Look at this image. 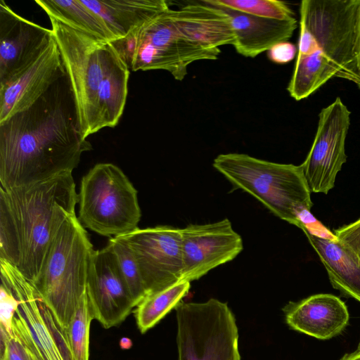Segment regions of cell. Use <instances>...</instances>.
Instances as JSON below:
<instances>
[{
  "label": "cell",
  "mask_w": 360,
  "mask_h": 360,
  "mask_svg": "<svg viewBox=\"0 0 360 360\" xmlns=\"http://www.w3.org/2000/svg\"><path fill=\"white\" fill-rule=\"evenodd\" d=\"M78 129L67 77L27 110L0 123V183L4 189L72 173L91 150Z\"/></svg>",
  "instance_id": "cell-1"
},
{
  "label": "cell",
  "mask_w": 360,
  "mask_h": 360,
  "mask_svg": "<svg viewBox=\"0 0 360 360\" xmlns=\"http://www.w3.org/2000/svg\"><path fill=\"white\" fill-rule=\"evenodd\" d=\"M202 1L218 7L230 17L235 36L233 46L238 53L247 58H255L276 44L288 41L297 27L296 18L278 20L260 18Z\"/></svg>",
  "instance_id": "cell-19"
},
{
  "label": "cell",
  "mask_w": 360,
  "mask_h": 360,
  "mask_svg": "<svg viewBox=\"0 0 360 360\" xmlns=\"http://www.w3.org/2000/svg\"><path fill=\"white\" fill-rule=\"evenodd\" d=\"M334 237L360 259V219L334 231Z\"/></svg>",
  "instance_id": "cell-28"
},
{
  "label": "cell",
  "mask_w": 360,
  "mask_h": 360,
  "mask_svg": "<svg viewBox=\"0 0 360 360\" xmlns=\"http://www.w3.org/2000/svg\"><path fill=\"white\" fill-rule=\"evenodd\" d=\"M13 333L23 345L28 360H44L34 345L26 326L16 314H15L13 321Z\"/></svg>",
  "instance_id": "cell-29"
},
{
  "label": "cell",
  "mask_w": 360,
  "mask_h": 360,
  "mask_svg": "<svg viewBox=\"0 0 360 360\" xmlns=\"http://www.w3.org/2000/svg\"><path fill=\"white\" fill-rule=\"evenodd\" d=\"M0 360H28L23 345L14 334L9 338L6 349L1 353Z\"/></svg>",
  "instance_id": "cell-32"
},
{
  "label": "cell",
  "mask_w": 360,
  "mask_h": 360,
  "mask_svg": "<svg viewBox=\"0 0 360 360\" xmlns=\"http://www.w3.org/2000/svg\"><path fill=\"white\" fill-rule=\"evenodd\" d=\"M79 205L83 226L106 237L136 230L141 217L137 191L122 170L111 163L97 164L83 176Z\"/></svg>",
  "instance_id": "cell-7"
},
{
  "label": "cell",
  "mask_w": 360,
  "mask_h": 360,
  "mask_svg": "<svg viewBox=\"0 0 360 360\" xmlns=\"http://www.w3.org/2000/svg\"><path fill=\"white\" fill-rule=\"evenodd\" d=\"M212 165L233 186L252 195L280 219L298 226L311 215V191L301 165L236 153L217 155Z\"/></svg>",
  "instance_id": "cell-5"
},
{
  "label": "cell",
  "mask_w": 360,
  "mask_h": 360,
  "mask_svg": "<svg viewBox=\"0 0 360 360\" xmlns=\"http://www.w3.org/2000/svg\"><path fill=\"white\" fill-rule=\"evenodd\" d=\"M336 77L352 81L360 89V13L359 33L353 59L342 68Z\"/></svg>",
  "instance_id": "cell-30"
},
{
  "label": "cell",
  "mask_w": 360,
  "mask_h": 360,
  "mask_svg": "<svg viewBox=\"0 0 360 360\" xmlns=\"http://www.w3.org/2000/svg\"><path fill=\"white\" fill-rule=\"evenodd\" d=\"M35 2L49 18L96 39L115 41L103 19L81 0H36Z\"/></svg>",
  "instance_id": "cell-22"
},
{
  "label": "cell",
  "mask_w": 360,
  "mask_h": 360,
  "mask_svg": "<svg viewBox=\"0 0 360 360\" xmlns=\"http://www.w3.org/2000/svg\"><path fill=\"white\" fill-rule=\"evenodd\" d=\"M340 360H360V351L345 354Z\"/></svg>",
  "instance_id": "cell-33"
},
{
  "label": "cell",
  "mask_w": 360,
  "mask_h": 360,
  "mask_svg": "<svg viewBox=\"0 0 360 360\" xmlns=\"http://www.w3.org/2000/svg\"><path fill=\"white\" fill-rule=\"evenodd\" d=\"M191 283L180 281L162 290L147 295L134 309L139 331L145 333L155 326L186 296Z\"/></svg>",
  "instance_id": "cell-23"
},
{
  "label": "cell",
  "mask_w": 360,
  "mask_h": 360,
  "mask_svg": "<svg viewBox=\"0 0 360 360\" xmlns=\"http://www.w3.org/2000/svg\"><path fill=\"white\" fill-rule=\"evenodd\" d=\"M298 228L319 255L333 287L345 297L360 302V259L357 256L334 236L331 238L319 235L303 222Z\"/></svg>",
  "instance_id": "cell-20"
},
{
  "label": "cell",
  "mask_w": 360,
  "mask_h": 360,
  "mask_svg": "<svg viewBox=\"0 0 360 360\" xmlns=\"http://www.w3.org/2000/svg\"><path fill=\"white\" fill-rule=\"evenodd\" d=\"M120 237L136 260L148 295L181 281V229L167 225L138 228Z\"/></svg>",
  "instance_id": "cell-11"
},
{
  "label": "cell",
  "mask_w": 360,
  "mask_h": 360,
  "mask_svg": "<svg viewBox=\"0 0 360 360\" xmlns=\"http://www.w3.org/2000/svg\"><path fill=\"white\" fill-rule=\"evenodd\" d=\"M19 302L11 290L3 283L0 287V327L12 336L13 321Z\"/></svg>",
  "instance_id": "cell-27"
},
{
  "label": "cell",
  "mask_w": 360,
  "mask_h": 360,
  "mask_svg": "<svg viewBox=\"0 0 360 360\" xmlns=\"http://www.w3.org/2000/svg\"><path fill=\"white\" fill-rule=\"evenodd\" d=\"M283 311L291 329L319 340L339 335L349 319L345 302L331 294H316L290 302Z\"/></svg>",
  "instance_id": "cell-17"
},
{
  "label": "cell",
  "mask_w": 360,
  "mask_h": 360,
  "mask_svg": "<svg viewBox=\"0 0 360 360\" xmlns=\"http://www.w3.org/2000/svg\"><path fill=\"white\" fill-rule=\"evenodd\" d=\"M207 2L236 10L248 15L278 20L295 18L284 1L277 0H207Z\"/></svg>",
  "instance_id": "cell-26"
},
{
  "label": "cell",
  "mask_w": 360,
  "mask_h": 360,
  "mask_svg": "<svg viewBox=\"0 0 360 360\" xmlns=\"http://www.w3.org/2000/svg\"><path fill=\"white\" fill-rule=\"evenodd\" d=\"M120 345L122 349H128L132 346V342L128 338H122L120 340Z\"/></svg>",
  "instance_id": "cell-34"
},
{
  "label": "cell",
  "mask_w": 360,
  "mask_h": 360,
  "mask_svg": "<svg viewBox=\"0 0 360 360\" xmlns=\"http://www.w3.org/2000/svg\"><path fill=\"white\" fill-rule=\"evenodd\" d=\"M179 360H240L236 319L226 303L180 302L176 307Z\"/></svg>",
  "instance_id": "cell-9"
},
{
  "label": "cell",
  "mask_w": 360,
  "mask_h": 360,
  "mask_svg": "<svg viewBox=\"0 0 360 360\" xmlns=\"http://www.w3.org/2000/svg\"><path fill=\"white\" fill-rule=\"evenodd\" d=\"M1 283L18 300L15 314L26 326L44 360H74L65 329L43 300L33 283L7 261L0 259Z\"/></svg>",
  "instance_id": "cell-10"
},
{
  "label": "cell",
  "mask_w": 360,
  "mask_h": 360,
  "mask_svg": "<svg viewBox=\"0 0 360 360\" xmlns=\"http://www.w3.org/2000/svg\"><path fill=\"white\" fill-rule=\"evenodd\" d=\"M297 49L295 44L288 41L276 44L268 51L269 59L277 64H285L294 59Z\"/></svg>",
  "instance_id": "cell-31"
},
{
  "label": "cell",
  "mask_w": 360,
  "mask_h": 360,
  "mask_svg": "<svg viewBox=\"0 0 360 360\" xmlns=\"http://www.w3.org/2000/svg\"><path fill=\"white\" fill-rule=\"evenodd\" d=\"M319 117L313 144L300 165L311 193L327 194L347 160L345 147L350 112L338 97Z\"/></svg>",
  "instance_id": "cell-12"
},
{
  "label": "cell",
  "mask_w": 360,
  "mask_h": 360,
  "mask_svg": "<svg viewBox=\"0 0 360 360\" xmlns=\"http://www.w3.org/2000/svg\"><path fill=\"white\" fill-rule=\"evenodd\" d=\"M66 76L53 37L27 65L0 82V123L27 110L56 82Z\"/></svg>",
  "instance_id": "cell-14"
},
{
  "label": "cell",
  "mask_w": 360,
  "mask_h": 360,
  "mask_svg": "<svg viewBox=\"0 0 360 360\" xmlns=\"http://www.w3.org/2000/svg\"><path fill=\"white\" fill-rule=\"evenodd\" d=\"M108 246L113 254L121 276L136 306L148 295L136 260L120 236L111 238Z\"/></svg>",
  "instance_id": "cell-24"
},
{
  "label": "cell",
  "mask_w": 360,
  "mask_h": 360,
  "mask_svg": "<svg viewBox=\"0 0 360 360\" xmlns=\"http://www.w3.org/2000/svg\"><path fill=\"white\" fill-rule=\"evenodd\" d=\"M127 48L121 53L133 71L163 70L178 81L188 65L202 60H216L220 50H207L189 40L177 27L172 9L150 19L124 39L114 41Z\"/></svg>",
  "instance_id": "cell-8"
},
{
  "label": "cell",
  "mask_w": 360,
  "mask_h": 360,
  "mask_svg": "<svg viewBox=\"0 0 360 360\" xmlns=\"http://www.w3.org/2000/svg\"><path fill=\"white\" fill-rule=\"evenodd\" d=\"M300 13L297 56L287 87L296 101L317 91L352 60L360 0H304Z\"/></svg>",
  "instance_id": "cell-4"
},
{
  "label": "cell",
  "mask_w": 360,
  "mask_h": 360,
  "mask_svg": "<svg viewBox=\"0 0 360 360\" xmlns=\"http://www.w3.org/2000/svg\"><path fill=\"white\" fill-rule=\"evenodd\" d=\"M358 351H360V341L359 342V345H358V347H357V349Z\"/></svg>",
  "instance_id": "cell-35"
},
{
  "label": "cell",
  "mask_w": 360,
  "mask_h": 360,
  "mask_svg": "<svg viewBox=\"0 0 360 360\" xmlns=\"http://www.w3.org/2000/svg\"><path fill=\"white\" fill-rule=\"evenodd\" d=\"M94 250L76 214L68 216L53 236L33 284L60 325L67 328L86 291Z\"/></svg>",
  "instance_id": "cell-6"
},
{
  "label": "cell",
  "mask_w": 360,
  "mask_h": 360,
  "mask_svg": "<svg viewBox=\"0 0 360 360\" xmlns=\"http://www.w3.org/2000/svg\"><path fill=\"white\" fill-rule=\"evenodd\" d=\"M86 293L94 319L106 329L124 321L136 307L108 245L91 255Z\"/></svg>",
  "instance_id": "cell-15"
},
{
  "label": "cell",
  "mask_w": 360,
  "mask_h": 360,
  "mask_svg": "<svg viewBox=\"0 0 360 360\" xmlns=\"http://www.w3.org/2000/svg\"><path fill=\"white\" fill-rule=\"evenodd\" d=\"M172 17L180 31L203 49L218 51L221 46L234 44L230 17L218 7L202 0L172 9Z\"/></svg>",
  "instance_id": "cell-18"
},
{
  "label": "cell",
  "mask_w": 360,
  "mask_h": 360,
  "mask_svg": "<svg viewBox=\"0 0 360 360\" xmlns=\"http://www.w3.org/2000/svg\"><path fill=\"white\" fill-rule=\"evenodd\" d=\"M81 1L103 19L115 41L125 39L146 22L169 8L165 0Z\"/></svg>",
  "instance_id": "cell-21"
},
{
  "label": "cell",
  "mask_w": 360,
  "mask_h": 360,
  "mask_svg": "<svg viewBox=\"0 0 360 360\" xmlns=\"http://www.w3.org/2000/svg\"><path fill=\"white\" fill-rule=\"evenodd\" d=\"M183 257L181 281L198 280L211 270L235 259L243 250L241 236L229 219L181 229Z\"/></svg>",
  "instance_id": "cell-13"
},
{
  "label": "cell",
  "mask_w": 360,
  "mask_h": 360,
  "mask_svg": "<svg viewBox=\"0 0 360 360\" xmlns=\"http://www.w3.org/2000/svg\"><path fill=\"white\" fill-rule=\"evenodd\" d=\"M51 30L15 13L0 1V82L32 60L49 44Z\"/></svg>",
  "instance_id": "cell-16"
},
{
  "label": "cell",
  "mask_w": 360,
  "mask_h": 360,
  "mask_svg": "<svg viewBox=\"0 0 360 360\" xmlns=\"http://www.w3.org/2000/svg\"><path fill=\"white\" fill-rule=\"evenodd\" d=\"M86 291L65 333L74 360H89L90 325L94 320Z\"/></svg>",
  "instance_id": "cell-25"
},
{
  "label": "cell",
  "mask_w": 360,
  "mask_h": 360,
  "mask_svg": "<svg viewBox=\"0 0 360 360\" xmlns=\"http://www.w3.org/2000/svg\"><path fill=\"white\" fill-rule=\"evenodd\" d=\"M77 203L70 172L28 186L0 187V259L34 281L53 236L75 214Z\"/></svg>",
  "instance_id": "cell-3"
},
{
  "label": "cell",
  "mask_w": 360,
  "mask_h": 360,
  "mask_svg": "<svg viewBox=\"0 0 360 360\" xmlns=\"http://www.w3.org/2000/svg\"><path fill=\"white\" fill-rule=\"evenodd\" d=\"M69 81L77 127L86 139L115 127L123 113L129 67L112 42L49 18Z\"/></svg>",
  "instance_id": "cell-2"
}]
</instances>
